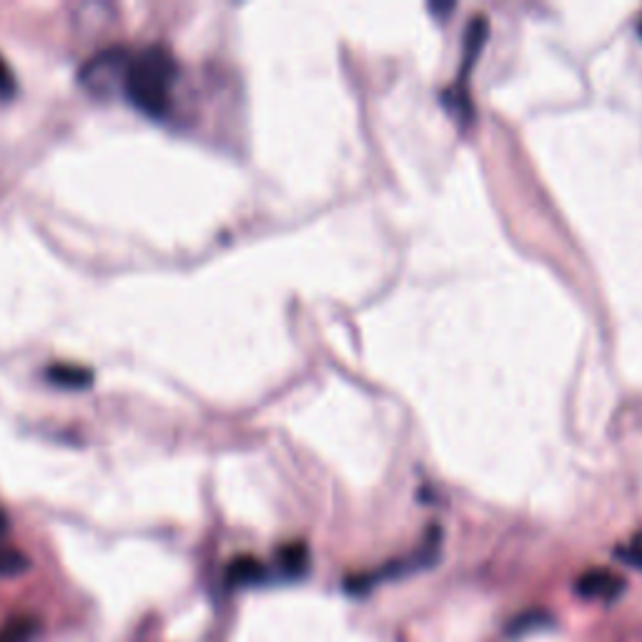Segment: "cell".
Segmentation results:
<instances>
[{
    "label": "cell",
    "mask_w": 642,
    "mask_h": 642,
    "mask_svg": "<svg viewBox=\"0 0 642 642\" xmlns=\"http://www.w3.org/2000/svg\"><path fill=\"white\" fill-rule=\"evenodd\" d=\"M131 53L121 48L103 50L99 56H93L78 74V83L86 86L91 93L105 95L111 93L113 88L123 86V76H126Z\"/></svg>",
    "instance_id": "obj_2"
},
{
    "label": "cell",
    "mask_w": 642,
    "mask_h": 642,
    "mask_svg": "<svg viewBox=\"0 0 642 642\" xmlns=\"http://www.w3.org/2000/svg\"><path fill=\"white\" fill-rule=\"evenodd\" d=\"M620 557L630 562V565L642 570V532H638L635 538L626 544V548H620Z\"/></svg>",
    "instance_id": "obj_10"
},
{
    "label": "cell",
    "mask_w": 642,
    "mask_h": 642,
    "mask_svg": "<svg viewBox=\"0 0 642 642\" xmlns=\"http://www.w3.org/2000/svg\"><path fill=\"white\" fill-rule=\"evenodd\" d=\"M638 31H640V35H642V18H640V25H638Z\"/></svg>",
    "instance_id": "obj_12"
},
{
    "label": "cell",
    "mask_w": 642,
    "mask_h": 642,
    "mask_svg": "<svg viewBox=\"0 0 642 642\" xmlns=\"http://www.w3.org/2000/svg\"><path fill=\"white\" fill-rule=\"evenodd\" d=\"M29 570V557L21 550L0 544V577H13Z\"/></svg>",
    "instance_id": "obj_8"
},
{
    "label": "cell",
    "mask_w": 642,
    "mask_h": 642,
    "mask_svg": "<svg viewBox=\"0 0 642 642\" xmlns=\"http://www.w3.org/2000/svg\"><path fill=\"white\" fill-rule=\"evenodd\" d=\"M5 530H8V517H5L3 509H0V534H3Z\"/></svg>",
    "instance_id": "obj_11"
},
{
    "label": "cell",
    "mask_w": 642,
    "mask_h": 642,
    "mask_svg": "<svg viewBox=\"0 0 642 642\" xmlns=\"http://www.w3.org/2000/svg\"><path fill=\"white\" fill-rule=\"evenodd\" d=\"M179 76L176 58L164 46H148L131 56L121 91L134 109L164 119L171 109V88Z\"/></svg>",
    "instance_id": "obj_1"
},
{
    "label": "cell",
    "mask_w": 642,
    "mask_h": 642,
    "mask_svg": "<svg viewBox=\"0 0 642 642\" xmlns=\"http://www.w3.org/2000/svg\"><path fill=\"white\" fill-rule=\"evenodd\" d=\"M38 632V622L33 618H13L0 630V642H31Z\"/></svg>",
    "instance_id": "obj_7"
},
{
    "label": "cell",
    "mask_w": 642,
    "mask_h": 642,
    "mask_svg": "<svg viewBox=\"0 0 642 642\" xmlns=\"http://www.w3.org/2000/svg\"><path fill=\"white\" fill-rule=\"evenodd\" d=\"M306 565H309V552H306L304 544H286V548L279 550V570L286 577L304 575Z\"/></svg>",
    "instance_id": "obj_6"
},
{
    "label": "cell",
    "mask_w": 642,
    "mask_h": 642,
    "mask_svg": "<svg viewBox=\"0 0 642 642\" xmlns=\"http://www.w3.org/2000/svg\"><path fill=\"white\" fill-rule=\"evenodd\" d=\"M15 91H18V83H15L13 70L5 64V58L0 56V101L13 99Z\"/></svg>",
    "instance_id": "obj_9"
},
{
    "label": "cell",
    "mask_w": 642,
    "mask_h": 642,
    "mask_svg": "<svg viewBox=\"0 0 642 642\" xmlns=\"http://www.w3.org/2000/svg\"><path fill=\"white\" fill-rule=\"evenodd\" d=\"M46 380L64 390H86L93 384V372L78 364H53L46 369Z\"/></svg>",
    "instance_id": "obj_4"
},
{
    "label": "cell",
    "mask_w": 642,
    "mask_h": 642,
    "mask_svg": "<svg viewBox=\"0 0 642 642\" xmlns=\"http://www.w3.org/2000/svg\"><path fill=\"white\" fill-rule=\"evenodd\" d=\"M267 577V567L257 557H236L232 565L226 567L228 585L244 587V585H257Z\"/></svg>",
    "instance_id": "obj_5"
},
{
    "label": "cell",
    "mask_w": 642,
    "mask_h": 642,
    "mask_svg": "<svg viewBox=\"0 0 642 642\" xmlns=\"http://www.w3.org/2000/svg\"><path fill=\"white\" fill-rule=\"evenodd\" d=\"M626 590V579L610 570H587V573L577 579V593L583 597H593V600H612Z\"/></svg>",
    "instance_id": "obj_3"
}]
</instances>
